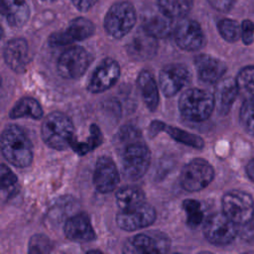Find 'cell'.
I'll use <instances>...</instances> for the list:
<instances>
[{"instance_id": "obj_1", "label": "cell", "mask_w": 254, "mask_h": 254, "mask_svg": "<svg viewBox=\"0 0 254 254\" xmlns=\"http://www.w3.org/2000/svg\"><path fill=\"white\" fill-rule=\"evenodd\" d=\"M1 152L13 166L27 168L34 158L33 145L28 135L17 125L7 126L1 134Z\"/></svg>"}, {"instance_id": "obj_2", "label": "cell", "mask_w": 254, "mask_h": 254, "mask_svg": "<svg viewBox=\"0 0 254 254\" xmlns=\"http://www.w3.org/2000/svg\"><path fill=\"white\" fill-rule=\"evenodd\" d=\"M41 134L47 146L62 151L70 146L74 138V127L65 114L54 111L43 120Z\"/></svg>"}, {"instance_id": "obj_3", "label": "cell", "mask_w": 254, "mask_h": 254, "mask_svg": "<svg viewBox=\"0 0 254 254\" xmlns=\"http://www.w3.org/2000/svg\"><path fill=\"white\" fill-rule=\"evenodd\" d=\"M214 108V95L204 89H187L179 99V110L182 116L190 121L201 122L206 120Z\"/></svg>"}, {"instance_id": "obj_4", "label": "cell", "mask_w": 254, "mask_h": 254, "mask_svg": "<svg viewBox=\"0 0 254 254\" xmlns=\"http://www.w3.org/2000/svg\"><path fill=\"white\" fill-rule=\"evenodd\" d=\"M121 162L124 175L130 180H138L147 172L151 153L142 137L120 145Z\"/></svg>"}, {"instance_id": "obj_5", "label": "cell", "mask_w": 254, "mask_h": 254, "mask_svg": "<svg viewBox=\"0 0 254 254\" xmlns=\"http://www.w3.org/2000/svg\"><path fill=\"white\" fill-rule=\"evenodd\" d=\"M238 225L223 211L210 214L204 221L202 232L205 239L214 245H227L231 243L238 231Z\"/></svg>"}, {"instance_id": "obj_6", "label": "cell", "mask_w": 254, "mask_h": 254, "mask_svg": "<svg viewBox=\"0 0 254 254\" xmlns=\"http://www.w3.org/2000/svg\"><path fill=\"white\" fill-rule=\"evenodd\" d=\"M222 211L238 226L248 223L254 218V200L242 190H233L222 197Z\"/></svg>"}, {"instance_id": "obj_7", "label": "cell", "mask_w": 254, "mask_h": 254, "mask_svg": "<svg viewBox=\"0 0 254 254\" xmlns=\"http://www.w3.org/2000/svg\"><path fill=\"white\" fill-rule=\"evenodd\" d=\"M136 22L135 9L129 2H119L108 10L104 19L106 32L116 39L126 36Z\"/></svg>"}, {"instance_id": "obj_8", "label": "cell", "mask_w": 254, "mask_h": 254, "mask_svg": "<svg viewBox=\"0 0 254 254\" xmlns=\"http://www.w3.org/2000/svg\"><path fill=\"white\" fill-rule=\"evenodd\" d=\"M214 178L211 165L203 159H193L182 170L180 183L187 191H198L206 188Z\"/></svg>"}, {"instance_id": "obj_9", "label": "cell", "mask_w": 254, "mask_h": 254, "mask_svg": "<svg viewBox=\"0 0 254 254\" xmlns=\"http://www.w3.org/2000/svg\"><path fill=\"white\" fill-rule=\"evenodd\" d=\"M156 219L155 208L143 201L133 207L120 210L116 215L118 227L125 231L139 230L150 226Z\"/></svg>"}, {"instance_id": "obj_10", "label": "cell", "mask_w": 254, "mask_h": 254, "mask_svg": "<svg viewBox=\"0 0 254 254\" xmlns=\"http://www.w3.org/2000/svg\"><path fill=\"white\" fill-rule=\"evenodd\" d=\"M89 64V56L81 47H72L65 50L59 58L57 68L59 74L65 79L80 77Z\"/></svg>"}, {"instance_id": "obj_11", "label": "cell", "mask_w": 254, "mask_h": 254, "mask_svg": "<svg viewBox=\"0 0 254 254\" xmlns=\"http://www.w3.org/2000/svg\"><path fill=\"white\" fill-rule=\"evenodd\" d=\"M171 242L169 237L159 231L139 233L126 242L124 252L128 253H166Z\"/></svg>"}, {"instance_id": "obj_12", "label": "cell", "mask_w": 254, "mask_h": 254, "mask_svg": "<svg viewBox=\"0 0 254 254\" xmlns=\"http://www.w3.org/2000/svg\"><path fill=\"white\" fill-rule=\"evenodd\" d=\"M190 79L189 69L181 64L164 66L159 74V84L164 95L172 97L180 92Z\"/></svg>"}, {"instance_id": "obj_13", "label": "cell", "mask_w": 254, "mask_h": 254, "mask_svg": "<svg viewBox=\"0 0 254 254\" xmlns=\"http://www.w3.org/2000/svg\"><path fill=\"white\" fill-rule=\"evenodd\" d=\"M120 76V66L112 59L103 60L93 71L87 84V90L91 93H100L112 87Z\"/></svg>"}, {"instance_id": "obj_14", "label": "cell", "mask_w": 254, "mask_h": 254, "mask_svg": "<svg viewBox=\"0 0 254 254\" xmlns=\"http://www.w3.org/2000/svg\"><path fill=\"white\" fill-rule=\"evenodd\" d=\"M177 45L189 52L198 51L205 44V36L200 25L194 20L181 21L175 30Z\"/></svg>"}, {"instance_id": "obj_15", "label": "cell", "mask_w": 254, "mask_h": 254, "mask_svg": "<svg viewBox=\"0 0 254 254\" xmlns=\"http://www.w3.org/2000/svg\"><path fill=\"white\" fill-rule=\"evenodd\" d=\"M119 183V173L113 160L107 156L97 159L93 172V185L102 193L115 190Z\"/></svg>"}, {"instance_id": "obj_16", "label": "cell", "mask_w": 254, "mask_h": 254, "mask_svg": "<svg viewBox=\"0 0 254 254\" xmlns=\"http://www.w3.org/2000/svg\"><path fill=\"white\" fill-rule=\"evenodd\" d=\"M64 232L68 240L78 243L90 242L96 238L89 216L85 212L70 216L64 223Z\"/></svg>"}, {"instance_id": "obj_17", "label": "cell", "mask_w": 254, "mask_h": 254, "mask_svg": "<svg viewBox=\"0 0 254 254\" xmlns=\"http://www.w3.org/2000/svg\"><path fill=\"white\" fill-rule=\"evenodd\" d=\"M158 50L155 37L145 31L144 28L137 31L126 47L127 54L134 61H147L153 58Z\"/></svg>"}, {"instance_id": "obj_18", "label": "cell", "mask_w": 254, "mask_h": 254, "mask_svg": "<svg viewBox=\"0 0 254 254\" xmlns=\"http://www.w3.org/2000/svg\"><path fill=\"white\" fill-rule=\"evenodd\" d=\"M29 47L26 40L22 38L9 41L3 52L6 64L15 72H23L26 69L29 58Z\"/></svg>"}, {"instance_id": "obj_19", "label": "cell", "mask_w": 254, "mask_h": 254, "mask_svg": "<svg viewBox=\"0 0 254 254\" xmlns=\"http://www.w3.org/2000/svg\"><path fill=\"white\" fill-rule=\"evenodd\" d=\"M194 65L199 79L207 83L219 81L226 71V65L222 61L208 55L197 56Z\"/></svg>"}, {"instance_id": "obj_20", "label": "cell", "mask_w": 254, "mask_h": 254, "mask_svg": "<svg viewBox=\"0 0 254 254\" xmlns=\"http://www.w3.org/2000/svg\"><path fill=\"white\" fill-rule=\"evenodd\" d=\"M239 94L236 79L227 77L217 81L214 90L215 108L220 115H225L229 112L232 103Z\"/></svg>"}, {"instance_id": "obj_21", "label": "cell", "mask_w": 254, "mask_h": 254, "mask_svg": "<svg viewBox=\"0 0 254 254\" xmlns=\"http://www.w3.org/2000/svg\"><path fill=\"white\" fill-rule=\"evenodd\" d=\"M1 11L7 23L15 28L24 26L30 15L26 0H1Z\"/></svg>"}, {"instance_id": "obj_22", "label": "cell", "mask_w": 254, "mask_h": 254, "mask_svg": "<svg viewBox=\"0 0 254 254\" xmlns=\"http://www.w3.org/2000/svg\"><path fill=\"white\" fill-rule=\"evenodd\" d=\"M150 130L153 135H156L160 131H165L177 142L183 143L185 145H188L195 149H201L204 146V142L202 138H200L199 136L191 134L185 130H182L178 127L166 125L165 123L160 121H153L150 124Z\"/></svg>"}, {"instance_id": "obj_23", "label": "cell", "mask_w": 254, "mask_h": 254, "mask_svg": "<svg viewBox=\"0 0 254 254\" xmlns=\"http://www.w3.org/2000/svg\"><path fill=\"white\" fill-rule=\"evenodd\" d=\"M138 87L146 107L150 111H155L159 104V90L154 76L148 70H142L137 79Z\"/></svg>"}, {"instance_id": "obj_24", "label": "cell", "mask_w": 254, "mask_h": 254, "mask_svg": "<svg viewBox=\"0 0 254 254\" xmlns=\"http://www.w3.org/2000/svg\"><path fill=\"white\" fill-rule=\"evenodd\" d=\"M9 117L12 119L30 117L35 120H40L43 117V109L35 98L23 97L13 106L9 113Z\"/></svg>"}, {"instance_id": "obj_25", "label": "cell", "mask_w": 254, "mask_h": 254, "mask_svg": "<svg viewBox=\"0 0 254 254\" xmlns=\"http://www.w3.org/2000/svg\"><path fill=\"white\" fill-rule=\"evenodd\" d=\"M115 199L119 209L123 210L145 201V193L137 187H123L116 191Z\"/></svg>"}, {"instance_id": "obj_26", "label": "cell", "mask_w": 254, "mask_h": 254, "mask_svg": "<svg viewBox=\"0 0 254 254\" xmlns=\"http://www.w3.org/2000/svg\"><path fill=\"white\" fill-rule=\"evenodd\" d=\"M95 27L93 23L85 18H75L73 19L67 29L65 30L70 41L73 43L75 41H83L94 34Z\"/></svg>"}, {"instance_id": "obj_27", "label": "cell", "mask_w": 254, "mask_h": 254, "mask_svg": "<svg viewBox=\"0 0 254 254\" xmlns=\"http://www.w3.org/2000/svg\"><path fill=\"white\" fill-rule=\"evenodd\" d=\"M193 0H158L162 13L169 18H182L192 7Z\"/></svg>"}, {"instance_id": "obj_28", "label": "cell", "mask_w": 254, "mask_h": 254, "mask_svg": "<svg viewBox=\"0 0 254 254\" xmlns=\"http://www.w3.org/2000/svg\"><path fill=\"white\" fill-rule=\"evenodd\" d=\"M102 141H103V137H102V133H101L100 129L98 128L97 125L92 124L89 128L88 140L85 142L78 143L73 138V140L70 143V147L73 149V151L75 153L82 156V155L92 151L96 147H98L102 143Z\"/></svg>"}, {"instance_id": "obj_29", "label": "cell", "mask_w": 254, "mask_h": 254, "mask_svg": "<svg viewBox=\"0 0 254 254\" xmlns=\"http://www.w3.org/2000/svg\"><path fill=\"white\" fill-rule=\"evenodd\" d=\"M143 28L146 32L157 39L169 36L172 30V25L169 17L167 16H152L146 20Z\"/></svg>"}, {"instance_id": "obj_30", "label": "cell", "mask_w": 254, "mask_h": 254, "mask_svg": "<svg viewBox=\"0 0 254 254\" xmlns=\"http://www.w3.org/2000/svg\"><path fill=\"white\" fill-rule=\"evenodd\" d=\"M239 93L247 98H254V65L243 67L236 76Z\"/></svg>"}, {"instance_id": "obj_31", "label": "cell", "mask_w": 254, "mask_h": 254, "mask_svg": "<svg viewBox=\"0 0 254 254\" xmlns=\"http://www.w3.org/2000/svg\"><path fill=\"white\" fill-rule=\"evenodd\" d=\"M220 36L227 42L234 43L241 38V25L231 19H222L217 24Z\"/></svg>"}, {"instance_id": "obj_32", "label": "cell", "mask_w": 254, "mask_h": 254, "mask_svg": "<svg viewBox=\"0 0 254 254\" xmlns=\"http://www.w3.org/2000/svg\"><path fill=\"white\" fill-rule=\"evenodd\" d=\"M239 119L242 128L248 134L254 136V98L244 99L240 108Z\"/></svg>"}, {"instance_id": "obj_33", "label": "cell", "mask_w": 254, "mask_h": 254, "mask_svg": "<svg viewBox=\"0 0 254 254\" xmlns=\"http://www.w3.org/2000/svg\"><path fill=\"white\" fill-rule=\"evenodd\" d=\"M182 206L187 213V221L190 226L195 227L201 223L203 219V212L200 203L195 199H186L183 201Z\"/></svg>"}, {"instance_id": "obj_34", "label": "cell", "mask_w": 254, "mask_h": 254, "mask_svg": "<svg viewBox=\"0 0 254 254\" xmlns=\"http://www.w3.org/2000/svg\"><path fill=\"white\" fill-rule=\"evenodd\" d=\"M53 249V244L50 238L44 234H35L29 241V253H49Z\"/></svg>"}, {"instance_id": "obj_35", "label": "cell", "mask_w": 254, "mask_h": 254, "mask_svg": "<svg viewBox=\"0 0 254 254\" xmlns=\"http://www.w3.org/2000/svg\"><path fill=\"white\" fill-rule=\"evenodd\" d=\"M0 177H1V189L3 191L10 190L17 185L18 179L16 175L4 164L1 165L0 170Z\"/></svg>"}, {"instance_id": "obj_36", "label": "cell", "mask_w": 254, "mask_h": 254, "mask_svg": "<svg viewBox=\"0 0 254 254\" xmlns=\"http://www.w3.org/2000/svg\"><path fill=\"white\" fill-rule=\"evenodd\" d=\"M241 39L245 45L252 44L254 40V24L250 20H244L241 24Z\"/></svg>"}, {"instance_id": "obj_37", "label": "cell", "mask_w": 254, "mask_h": 254, "mask_svg": "<svg viewBox=\"0 0 254 254\" xmlns=\"http://www.w3.org/2000/svg\"><path fill=\"white\" fill-rule=\"evenodd\" d=\"M49 43L51 46L57 47V46H66L71 44L72 42L70 41L66 32L63 31V32H58L53 34L49 39Z\"/></svg>"}, {"instance_id": "obj_38", "label": "cell", "mask_w": 254, "mask_h": 254, "mask_svg": "<svg viewBox=\"0 0 254 254\" xmlns=\"http://www.w3.org/2000/svg\"><path fill=\"white\" fill-rule=\"evenodd\" d=\"M209 4L216 10L226 12L231 9L234 0H207Z\"/></svg>"}, {"instance_id": "obj_39", "label": "cell", "mask_w": 254, "mask_h": 254, "mask_svg": "<svg viewBox=\"0 0 254 254\" xmlns=\"http://www.w3.org/2000/svg\"><path fill=\"white\" fill-rule=\"evenodd\" d=\"M97 0H71L72 4L79 11H87L89 10Z\"/></svg>"}, {"instance_id": "obj_40", "label": "cell", "mask_w": 254, "mask_h": 254, "mask_svg": "<svg viewBox=\"0 0 254 254\" xmlns=\"http://www.w3.org/2000/svg\"><path fill=\"white\" fill-rule=\"evenodd\" d=\"M240 226H241V229H243L242 235L244 238L252 239L254 237V221H253V219L251 221H249L248 223L240 225Z\"/></svg>"}, {"instance_id": "obj_41", "label": "cell", "mask_w": 254, "mask_h": 254, "mask_svg": "<svg viewBox=\"0 0 254 254\" xmlns=\"http://www.w3.org/2000/svg\"><path fill=\"white\" fill-rule=\"evenodd\" d=\"M246 174L248 178L254 183V159L250 160L246 166Z\"/></svg>"}, {"instance_id": "obj_42", "label": "cell", "mask_w": 254, "mask_h": 254, "mask_svg": "<svg viewBox=\"0 0 254 254\" xmlns=\"http://www.w3.org/2000/svg\"><path fill=\"white\" fill-rule=\"evenodd\" d=\"M42 1H45V2H53V1H56V0H42Z\"/></svg>"}]
</instances>
